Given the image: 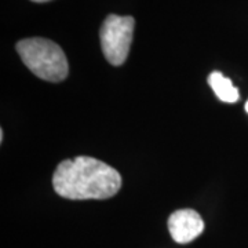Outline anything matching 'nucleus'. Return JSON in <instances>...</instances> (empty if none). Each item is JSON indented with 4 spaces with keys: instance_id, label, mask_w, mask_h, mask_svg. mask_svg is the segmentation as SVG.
<instances>
[{
    "instance_id": "nucleus-8",
    "label": "nucleus",
    "mask_w": 248,
    "mask_h": 248,
    "mask_svg": "<svg viewBox=\"0 0 248 248\" xmlns=\"http://www.w3.org/2000/svg\"><path fill=\"white\" fill-rule=\"evenodd\" d=\"M246 110H247V113H248V101H247V104H246Z\"/></svg>"
},
{
    "instance_id": "nucleus-5",
    "label": "nucleus",
    "mask_w": 248,
    "mask_h": 248,
    "mask_svg": "<svg viewBox=\"0 0 248 248\" xmlns=\"http://www.w3.org/2000/svg\"><path fill=\"white\" fill-rule=\"evenodd\" d=\"M208 84L215 93V95L221 99L222 102L233 104L239 101V90L236 89L229 78H225L221 72H213L208 76Z\"/></svg>"
},
{
    "instance_id": "nucleus-6",
    "label": "nucleus",
    "mask_w": 248,
    "mask_h": 248,
    "mask_svg": "<svg viewBox=\"0 0 248 248\" xmlns=\"http://www.w3.org/2000/svg\"><path fill=\"white\" fill-rule=\"evenodd\" d=\"M35 3H46V1H50V0H32Z\"/></svg>"
},
{
    "instance_id": "nucleus-4",
    "label": "nucleus",
    "mask_w": 248,
    "mask_h": 248,
    "mask_svg": "<svg viewBox=\"0 0 248 248\" xmlns=\"http://www.w3.org/2000/svg\"><path fill=\"white\" fill-rule=\"evenodd\" d=\"M169 231L174 241L186 244L203 233L204 222L193 210H178L169 218Z\"/></svg>"
},
{
    "instance_id": "nucleus-3",
    "label": "nucleus",
    "mask_w": 248,
    "mask_h": 248,
    "mask_svg": "<svg viewBox=\"0 0 248 248\" xmlns=\"http://www.w3.org/2000/svg\"><path fill=\"white\" fill-rule=\"evenodd\" d=\"M134 25V18L128 16L120 17L110 14L104 21L99 31V39L102 53L109 63L120 66L125 62L133 42Z\"/></svg>"
},
{
    "instance_id": "nucleus-1",
    "label": "nucleus",
    "mask_w": 248,
    "mask_h": 248,
    "mask_svg": "<svg viewBox=\"0 0 248 248\" xmlns=\"http://www.w3.org/2000/svg\"><path fill=\"white\" fill-rule=\"evenodd\" d=\"M120 186L122 177L113 167L89 156L63 160L53 175L57 195L71 200L109 199L120 190Z\"/></svg>"
},
{
    "instance_id": "nucleus-7",
    "label": "nucleus",
    "mask_w": 248,
    "mask_h": 248,
    "mask_svg": "<svg viewBox=\"0 0 248 248\" xmlns=\"http://www.w3.org/2000/svg\"><path fill=\"white\" fill-rule=\"evenodd\" d=\"M3 137H4V135H3V130H0V141L3 142Z\"/></svg>"
},
{
    "instance_id": "nucleus-2",
    "label": "nucleus",
    "mask_w": 248,
    "mask_h": 248,
    "mask_svg": "<svg viewBox=\"0 0 248 248\" xmlns=\"http://www.w3.org/2000/svg\"><path fill=\"white\" fill-rule=\"evenodd\" d=\"M16 48L28 69L37 78L51 83L66 79L69 65L65 53L57 43L43 37H31L18 42Z\"/></svg>"
}]
</instances>
